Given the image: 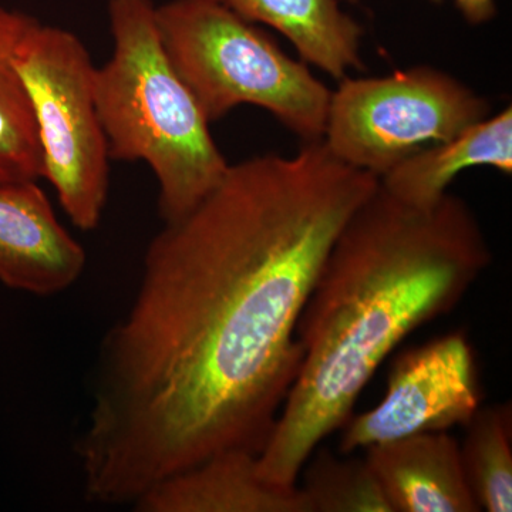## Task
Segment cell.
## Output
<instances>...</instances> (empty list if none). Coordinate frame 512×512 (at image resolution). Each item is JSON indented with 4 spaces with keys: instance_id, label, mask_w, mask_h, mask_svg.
Wrapping results in <instances>:
<instances>
[{
    "instance_id": "1",
    "label": "cell",
    "mask_w": 512,
    "mask_h": 512,
    "mask_svg": "<svg viewBox=\"0 0 512 512\" xmlns=\"http://www.w3.org/2000/svg\"><path fill=\"white\" fill-rule=\"evenodd\" d=\"M379 178L323 141L227 174L144 255L101 342L76 441L84 495L133 505L224 451L259 454L298 377V323L330 249Z\"/></svg>"
},
{
    "instance_id": "2",
    "label": "cell",
    "mask_w": 512,
    "mask_h": 512,
    "mask_svg": "<svg viewBox=\"0 0 512 512\" xmlns=\"http://www.w3.org/2000/svg\"><path fill=\"white\" fill-rule=\"evenodd\" d=\"M493 262L476 214L447 192L416 208L377 187L340 231L298 323L302 363L258 454L268 483L295 487L342 429L384 359L457 308Z\"/></svg>"
},
{
    "instance_id": "3",
    "label": "cell",
    "mask_w": 512,
    "mask_h": 512,
    "mask_svg": "<svg viewBox=\"0 0 512 512\" xmlns=\"http://www.w3.org/2000/svg\"><path fill=\"white\" fill-rule=\"evenodd\" d=\"M153 0H110L113 53L93 90L111 160L143 161L164 224L180 220L227 174L210 121L165 55Z\"/></svg>"
},
{
    "instance_id": "4",
    "label": "cell",
    "mask_w": 512,
    "mask_h": 512,
    "mask_svg": "<svg viewBox=\"0 0 512 512\" xmlns=\"http://www.w3.org/2000/svg\"><path fill=\"white\" fill-rule=\"evenodd\" d=\"M156 20L165 55L210 123L249 104L303 143L322 140L332 90L255 23L220 0H170Z\"/></svg>"
},
{
    "instance_id": "5",
    "label": "cell",
    "mask_w": 512,
    "mask_h": 512,
    "mask_svg": "<svg viewBox=\"0 0 512 512\" xmlns=\"http://www.w3.org/2000/svg\"><path fill=\"white\" fill-rule=\"evenodd\" d=\"M39 130L45 177L70 221L99 227L110 190V154L94 100L96 66L79 36L30 16L13 55Z\"/></svg>"
},
{
    "instance_id": "6",
    "label": "cell",
    "mask_w": 512,
    "mask_h": 512,
    "mask_svg": "<svg viewBox=\"0 0 512 512\" xmlns=\"http://www.w3.org/2000/svg\"><path fill=\"white\" fill-rule=\"evenodd\" d=\"M491 114L490 101L437 67L343 77L322 141L342 163L382 178L404 160Z\"/></svg>"
},
{
    "instance_id": "7",
    "label": "cell",
    "mask_w": 512,
    "mask_h": 512,
    "mask_svg": "<svg viewBox=\"0 0 512 512\" xmlns=\"http://www.w3.org/2000/svg\"><path fill=\"white\" fill-rule=\"evenodd\" d=\"M481 406L473 346L463 332L447 333L397 357L383 399L340 429L339 454L466 427Z\"/></svg>"
},
{
    "instance_id": "8",
    "label": "cell",
    "mask_w": 512,
    "mask_h": 512,
    "mask_svg": "<svg viewBox=\"0 0 512 512\" xmlns=\"http://www.w3.org/2000/svg\"><path fill=\"white\" fill-rule=\"evenodd\" d=\"M86 251L57 220L37 181L0 183V282L16 291L52 296L72 288Z\"/></svg>"
},
{
    "instance_id": "9",
    "label": "cell",
    "mask_w": 512,
    "mask_h": 512,
    "mask_svg": "<svg viewBox=\"0 0 512 512\" xmlns=\"http://www.w3.org/2000/svg\"><path fill=\"white\" fill-rule=\"evenodd\" d=\"M138 512H309L299 485L268 483L258 454L232 450L214 454L164 478L133 504Z\"/></svg>"
},
{
    "instance_id": "10",
    "label": "cell",
    "mask_w": 512,
    "mask_h": 512,
    "mask_svg": "<svg viewBox=\"0 0 512 512\" xmlns=\"http://www.w3.org/2000/svg\"><path fill=\"white\" fill-rule=\"evenodd\" d=\"M365 460L392 512H478L460 443L448 431L367 447Z\"/></svg>"
},
{
    "instance_id": "11",
    "label": "cell",
    "mask_w": 512,
    "mask_h": 512,
    "mask_svg": "<svg viewBox=\"0 0 512 512\" xmlns=\"http://www.w3.org/2000/svg\"><path fill=\"white\" fill-rule=\"evenodd\" d=\"M491 167L512 174L510 106L471 124L456 136L407 158L379 180L380 187L403 204L430 208L447 194L461 171Z\"/></svg>"
},
{
    "instance_id": "12",
    "label": "cell",
    "mask_w": 512,
    "mask_h": 512,
    "mask_svg": "<svg viewBox=\"0 0 512 512\" xmlns=\"http://www.w3.org/2000/svg\"><path fill=\"white\" fill-rule=\"evenodd\" d=\"M241 18L285 37L299 59L332 79L362 70L363 29L339 0H220Z\"/></svg>"
},
{
    "instance_id": "13",
    "label": "cell",
    "mask_w": 512,
    "mask_h": 512,
    "mask_svg": "<svg viewBox=\"0 0 512 512\" xmlns=\"http://www.w3.org/2000/svg\"><path fill=\"white\" fill-rule=\"evenodd\" d=\"M29 19L28 13L0 6V183L45 177L32 101L13 62Z\"/></svg>"
},
{
    "instance_id": "14",
    "label": "cell",
    "mask_w": 512,
    "mask_h": 512,
    "mask_svg": "<svg viewBox=\"0 0 512 512\" xmlns=\"http://www.w3.org/2000/svg\"><path fill=\"white\" fill-rule=\"evenodd\" d=\"M460 444L468 488L480 511H512L511 404L481 406Z\"/></svg>"
},
{
    "instance_id": "15",
    "label": "cell",
    "mask_w": 512,
    "mask_h": 512,
    "mask_svg": "<svg viewBox=\"0 0 512 512\" xmlns=\"http://www.w3.org/2000/svg\"><path fill=\"white\" fill-rule=\"evenodd\" d=\"M342 456L319 446L303 466L298 485L309 512H392L365 457Z\"/></svg>"
},
{
    "instance_id": "16",
    "label": "cell",
    "mask_w": 512,
    "mask_h": 512,
    "mask_svg": "<svg viewBox=\"0 0 512 512\" xmlns=\"http://www.w3.org/2000/svg\"><path fill=\"white\" fill-rule=\"evenodd\" d=\"M348 2H359V0H348ZM441 2V0H434ZM458 12L470 25L481 26L491 22L497 16V0H451Z\"/></svg>"
}]
</instances>
